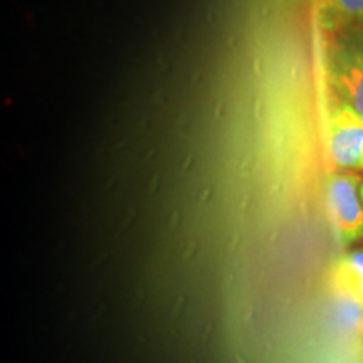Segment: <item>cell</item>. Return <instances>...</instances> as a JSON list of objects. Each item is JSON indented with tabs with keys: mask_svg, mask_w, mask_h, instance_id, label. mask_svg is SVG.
<instances>
[{
	"mask_svg": "<svg viewBox=\"0 0 363 363\" xmlns=\"http://www.w3.org/2000/svg\"><path fill=\"white\" fill-rule=\"evenodd\" d=\"M331 93L363 120V34H348L331 44L326 59Z\"/></svg>",
	"mask_w": 363,
	"mask_h": 363,
	"instance_id": "6da1fadb",
	"label": "cell"
},
{
	"mask_svg": "<svg viewBox=\"0 0 363 363\" xmlns=\"http://www.w3.org/2000/svg\"><path fill=\"white\" fill-rule=\"evenodd\" d=\"M360 179L353 174L335 175L326 185V203L335 234L342 244H350L363 235V207L358 197Z\"/></svg>",
	"mask_w": 363,
	"mask_h": 363,
	"instance_id": "7a4b0ae2",
	"label": "cell"
},
{
	"mask_svg": "<svg viewBox=\"0 0 363 363\" xmlns=\"http://www.w3.org/2000/svg\"><path fill=\"white\" fill-rule=\"evenodd\" d=\"M328 148L337 169L363 170V120L345 104L330 113Z\"/></svg>",
	"mask_w": 363,
	"mask_h": 363,
	"instance_id": "3957f363",
	"label": "cell"
},
{
	"mask_svg": "<svg viewBox=\"0 0 363 363\" xmlns=\"http://www.w3.org/2000/svg\"><path fill=\"white\" fill-rule=\"evenodd\" d=\"M331 289L333 293L350 294L363 303V249L345 254L335 264Z\"/></svg>",
	"mask_w": 363,
	"mask_h": 363,
	"instance_id": "277c9868",
	"label": "cell"
},
{
	"mask_svg": "<svg viewBox=\"0 0 363 363\" xmlns=\"http://www.w3.org/2000/svg\"><path fill=\"white\" fill-rule=\"evenodd\" d=\"M331 318L342 333L348 337L363 338V303L350 294L333 293Z\"/></svg>",
	"mask_w": 363,
	"mask_h": 363,
	"instance_id": "5b68a950",
	"label": "cell"
},
{
	"mask_svg": "<svg viewBox=\"0 0 363 363\" xmlns=\"http://www.w3.org/2000/svg\"><path fill=\"white\" fill-rule=\"evenodd\" d=\"M320 17L326 29L363 26V0H320Z\"/></svg>",
	"mask_w": 363,
	"mask_h": 363,
	"instance_id": "8992f818",
	"label": "cell"
},
{
	"mask_svg": "<svg viewBox=\"0 0 363 363\" xmlns=\"http://www.w3.org/2000/svg\"><path fill=\"white\" fill-rule=\"evenodd\" d=\"M360 197H362V202H363V184H362V189H360Z\"/></svg>",
	"mask_w": 363,
	"mask_h": 363,
	"instance_id": "52a82bcc",
	"label": "cell"
}]
</instances>
